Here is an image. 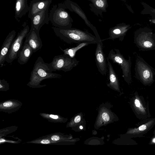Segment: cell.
Listing matches in <instances>:
<instances>
[{
    "instance_id": "obj_1",
    "label": "cell",
    "mask_w": 155,
    "mask_h": 155,
    "mask_svg": "<svg viewBox=\"0 0 155 155\" xmlns=\"http://www.w3.org/2000/svg\"><path fill=\"white\" fill-rule=\"evenodd\" d=\"M52 71L53 69L51 63H45L41 57H38L34 64L29 81L27 85L33 88L42 87L46 86V84H41L44 80L61 78V75L52 73Z\"/></svg>"
},
{
    "instance_id": "obj_2",
    "label": "cell",
    "mask_w": 155,
    "mask_h": 155,
    "mask_svg": "<svg viewBox=\"0 0 155 155\" xmlns=\"http://www.w3.org/2000/svg\"><path fill=\"white\" fill-rule=\"evenodd\" d=\"M55 35L63 41L68 44H79L83 42L97 44L98 40L90 33L79 29L71 28L61 29L52 27Z\"/></svg>"
},
{
    "instance_id": "obj_3",
    "label": "cell",
    "mask_w": 155,
    "mask_h": 155,
    "mask_svg": "<svg viewBox=\"0 0 155 155\" xmlns=\"http://www.w3.org/2000/svg\"><path fill=\"white\" fill-rule=\"evenodd\" d=\"M63 3L53 5L50 11V21L54 26L61 29L71 28L73 20Z\"/></svg>"
},
{
    "instance_id": "obj_4",
    "label": "cell",
    "mask_w": 155,
    "mask_h": 155,
    "mask_svg": "<svg viewBox=\"0 0 155 155\" xmlns=\"http://www.w3.org/2000/svg\"><path fill=\"white\" fill-rule=\"evenodd\" d=\"M134 70L136 78L144 85H150L155 81L154 69L139 55L136 57Z\"/></svg>"
},
{
    "instance_id": "obj_5",
    "label": "cell",
    "mask_w": 155,
    "mask_h": 155,
    "mask_svg": "<svg viewBox=\"0 0 155 155\" xmlns=\"http://www.w3.org/2000/svg\"><path fill=\"white\" fill-rule=\"evenodd\" d=\"M107 59L120 66L124 80L128 84H130L132 81L131 57L129 56L128 59H126L119 49L114 48L110 50Z\"/></svg>"
},
{
    "instance_id": "obj_6",
    "label": "cell",
    "mask_w": 155,
    "mask_h": 155,
    "mask_svg": "<svg viewBox=\"0 0 155 155\" xmlns=\"http://www.w3.org/2000/svg\"><path fill=\"white\" fill-rule=\"evenodd\" d=\"M23 26V28L13 40L6 56L5 61L8 63H12L18 58V54L22 46L23 40L30 30L28 25L24 24Z\"/></svg>"
},
{
    "instance_id": "obj_7",
    "label": "cell",
    "mask_w": 155,
    "mask_h": 155,
    "mask_svg": "<svg viewBox=\"0 0 155 155\" xmlns=\"http://www.w3.org/2000/svg\"><path fill=\"white\" fill-rule=\"evenodd\" d=\"M79 61L75 58H71L64 54L55 56L51 63L53 71H70L77 65Z\"/></svg>"
},
{
    "instance_id": "obj_8",
    "label": "cell",
    "mask_w": 155,
    "mask_h": 155,
    "mask_svg": "<svg viewBox=\"0 0 155 155\" xmlns=\"http://www.w3.org/2000/svg\"><path fill=\"white\" fill-rule=\"evenodd\" d=\"M134 43L140 51L155 50V38L150 32L140 31L135 33Z\"/></svg>"
},
{
    "instance_id": "obj_9",
    "label": "cell",
    "mask_w": 155,
    "mask_h": 155,
    "mask_svg": "<svg viewBox=\"0 0 155 155\" xmlns=\"http://www.w3.org/2000/svg\"><path fill=\"white\" fill-rule=\"evenodd\" d=\"M103 41L98 39L95 52V60L98 71L102 75H106L107 71V64L103 49Z\"/></svg>"
},
{
    "instance_id": "obj_10",
    "label": "cell",
    "mask_w": 155,
    "mask_h": 155,
    "mask_svg": "<svg viewBox=\"0 0 155 155\" xmlns=\"http://www.w3.org/2000/svg\"><path fill=\"white\" fill-rule=\"evenodd\" d=\"M63 3L66 9L76 13L84 20L86 24L94 32L97 39L101 38L96 28L88 20L84 12L77 4L70 0H66Z\"/></svg>"
},
{
    "instance_id": "obj_11",
    "label": "cell",
    "mask_w": 155,
    "mask_h": 155,
    "mask_svg": "<svg viewBox=\"0 0 155 155\" xmlns=\"http://www.w3.org/2000/svg\"><path fill=\"white\" fill-rule=\"evenodd\" d=\"M25 41L32 48L33 53L40 50L42 46V42L40 37L39 31L32 27H31L26 35Z\"/></svg>"
},
{
    "instance_id": "obj_12",
    "label": "cell",
    "mask_w": 155,
    "mask_h": 155,
    "mask_svg": "<svg viewBox=\"0 0 155 155\" xmlns=\"http://www.w3.org/2000/svg\"><path fill=\"white\" fill-rule=\"evenodd\" d=\"M52 0H32L29 5L28 17L31 19L40 12L49 8Z\"/></svg>"
},
{
    "instance_id": "obj_13",
    "label": "cell",
    "mask_w": 155,
    "mask_h": 155,
    "mask_svg": "<svg viewBox=\"0 0 155 155\" xmlns=\"http://www.w3.org/2000/svg\"><path fill=\"white\" fill-rule=\"evenodd\" d=\"M49 8L43 10L34 15L31 18V27L40 31L42 26L48 24L50 21Z\"/></svg>"
},
{
    "instance_id": "obj_14",
    "label": "cell",
    "mask_w": 155,
    "mask_h": 155,
    "mask_svg": "<svg viewBox=\"0 0 155 155\" xmlns=\"http://www.w3.org/2000/svg\"><path fill=\"white\" fill-rule=\"evenodd\" d=\"M16 32L15 30L9 33L2 45L0 53V65L2 67L4 65L6 58L9 50L12 44L15 39Z\"/></svg>"
},
{
    "instance_id": "obj_15",
    "label": "cell",
    "mask_w": 155,
    "mask_h": 155,
    "mask_svg": "<svg viewBox=\"0 0 155 155\" xmlns=\"http://www.w3.org/2000/svg\"><path fill=\"white\" fill-rule=\"evenodd\" d=\"M22 103L15 99H9L0 103V111L11 114L18 111L21 107Z\"/></svg>"
},
{
    "instance_id": "obj_16",
    "label": "cell",
    "mask_w": 155,
    "mask_h": 155,
    "mask_svg": "<svg viewBox=\"0 0 155 155\" xmlns=\"http://www.w3.org/2000/svg\"><path fill=\"white\" fill-rule=\"evenodd\" d=\"M33 52V49L28 43L25 41L18 55L17 61L21 65L26 63Z\"/></svg>"
},
{
    "instance_id": "obj_17",
    "label": "cell",
    "mask_w": 155,
    "mask_h": 155,
    "mask_svg": "<svg viewBox=\"0 0 155 155\" xmlns=\"http://www.w3.org/2000/svg\"><path fill=\"white\" fill-rule=\"evenodd\" d=\"M127 30L126 27L119 25H116L109 29V37L102 40L103 41L107 40H114L118 38L119 41H122L124 40Z\"/></svg>"
},
{
    "instance_id": "obj_18",
    "label": "cell",
    "mask_w": 155,
    "mask_h": 155,
    "mask_svg": "<svg viewBox=\"0 0 155 155\" xmlns=\"http://www.w3.org/2000/svg\"><path fill=\"white\" fill-rule=\"evenodd\" d=\"M29 6L27 0H16L15 5V19L18 21L28 12Z\"/></svg>"
},
{
    "instance_id": "obj_19",
    "label": "cell",
    "mask_w": 155,
    "mask_h": 155,
    "mask_svg": "<svg viewBox=\"0 0 155 155\" xmlns=\"http://www.w3.org/2000/svg\"><path fill=\"white\" fill-rule=\"evenodd\" d=\"M91 3L89 4L91 10L97 15H102V12H106L108 7V0H86Z\"/></svg>"
},
{
    "instance_id": "obj_20",
    "label": "cell",
    "mask_w": 155,
    "mask_h": 155,
    "mask_svg": "<svg viewBox=\"0 0 155 155\" xmlns=\"http://www.w3.org/2000/svg\"><path fill=\"white\" fill-rule=\"evenodd\" d=\"M107 59V66L109 73V83L107 86L116 90H119V83L118 78L109 60Z\"/></svg>"
},
{
    "instance_id": "obj_21",
    "label": "cell",
    "mask_w": 155,
    "mask_h": 155,
    "mask_svg": "<svg viewBox=\"0 0 155 155\" xmlns=\"http://www.w3.org/2000/svg\"><path fill=\"white\" fill-rule=\"evenodd\" d=\"M155 122V121L154 120H150L147 123L132 130L130 134H133L134 136L142 135L149 130L153 127Z\"/></svg>"
},
{
    "instance_id": "obj_22",
    "label": "cell",
    "mask_w": 155,
    "mask_h": 155,
    "mask_svg": "<svg viewBox=\"0 0 155 155\" xmlns=\"http://www.w3.org/2000/svg\"><path fill=\"white\" fill-rule=\"evenodd\" d=\"M90 44H91L89 43L83 42L78 44L74 47L67 48L64 49H63L60 47H59V48L63 52L64 54L68 55L71 58H73L75 57L76 53L78 51Z\"/></svg>"
},
{
    "instance_id": "obj_23",
    "label": "cell",
    "mask_w": 155,
    "mask_h": 155,
    "mask_svg": "<svg viewBox=\"0 0 155 155\" xmlns=\"http://www.w3.org/2000/svg\"><path fill=\"white\" fill-rule=\"evenodd\" d=\"M39 115L44 119L48 121L54 123H61L64 122V118L57 114H51L46 113H40Z\"/></svg>"
},
{
    "instance_id": "obj_24",
    "label": "cell",
    "mask_w": 155,
    "mask_h": 155,
    "mask_svg": "<svg viewBox=\"0 0 155 155\" xmlns=\"http://www.w3.org/2000/svg\"><path fill=\"white\" fill-rule=\"evenodd\" d=\"M134 101V109L137 113L140 114H145L146 111L145 106L141 102L140 97L136 95Z\"/></svg>"
},
{
    "instance_id": "obj_25",
    "label": "cell",
    "mask_w": 155,
    "mask_h": 155,
    "mask_svg": "<svg viewBox=\"0 0 155 155\" xmlns=\"http://www.w3.org/2000/svg\"><path fill=\"white\" fill-rule=\"evenodd\" d=\"M17 129V126H13L0 129V138L5 137L7 135L15 131Z\"/></svg>"
},
{
    "instance_id": "obj_26",
    "label": "cell",
    "mask_w": 155,
    "mask_h": 155,
    "mask_svg": "<svg viewBox=\"0 0 155 155\" xmlns=\"http://www.w3.org/2000/svg\"><path fill=\"white\" fill-rule=\"evenodd\" d=\"M9 89V85L8 82L4 79L0 80V91H7Z\"/></svg>"
},
{
    "instance_id": "obj_27",
    "label": "cell",
    "mask_w": 155,
    "mask_h": 155,
    "mask_svg": "<svg viewBox=\"0 0 155 155\" xmlns=\"http://www.w3.org/2000/svg\"><path fill=\"white\" fill-rule=\"evenodd\" d=\"M102 119L105 121H108L110 120V117L108 114L106 112H104L102 115Z\"/></svg>"
},
{
    "instance_id": "obj_28",
    "label": "cell",
    "mask_w": 155,
    "mask_h": 155,
    "mask_svg": "<svg viewBox=\"0 0 155 155\" xmlns=\"http://www.w3.org/2000/svg\"><path fill=\"white\" fill-rule=\"evenodd\" d=\"M81 117L80 115H78L76 116L74 118V122L76 123L79 122L81 120Z\"/></svg>"
},
{
    "instance_id": "obj_29",
    "label": "cell",
    "mask_w": 155,
    "mask_h": 155,
    "mask_svg": "<svg viewBox=\"0 0 155 155\" xmlns=\"http://www.w3.org/2000/svg\"><path fill=\"white\" fill-rule=\"evenodd\" d=\"M79 128L81 129H82L83 128V127L82 126H80L79 127Z\"/></svg>"
},
{
    "instance_id": "obj_30",
    "label": "cell",
    "mask_w": 155,
    "mask_h": 155,
    "mask_svg": "<svg viewBox=\"0 0 155 155\" xmlns=\"http://www.w3.org/2000/svg\"><path fill=\"white\" fill-rule=\"evenodd\" d=\"M153 143H155V138H153Z\"/></svg>"
},
{
    "instance_id": "obj_31",
    "label": "cell",
    "mask_w": 155,
    "mask_h": 155,
    "mask_svg": "<svg viewBox=\"0 0 155 155\" xmlns=\"http://www.w3.org/2000/svg\"></svg>"
}]
</instances>
